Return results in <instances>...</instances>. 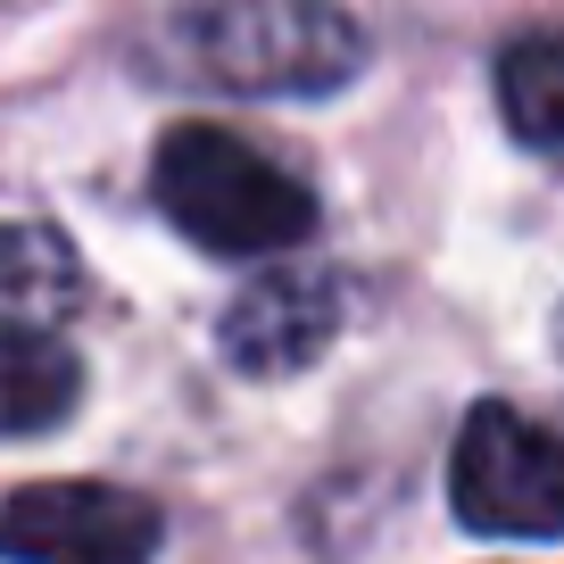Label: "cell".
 Listing matches in <instances>:
<instances>
[{
    "label": "cell",
    "instance_id": "ba28073f",
    "mask_svg": "<svg viewBox=\"0 0 564 564\" xmlns=\"http://www.w3.org/2000/svg\"><path fill=\"white\" fill-rule=\"evenodd\" d=\"M498 108H507L514 141L564 150V34H523L498 58Z\"/></svg>",
    "mask_w": 564,
    "mask_h": 564
},
{
    "label": "cell",
    "instance_id": "277c9868",
    "mask_svg": "<svg viewBox=\"0 0 564 564\" xmlns=\"http://www.w3.org/2000/svg\"><path fill=\"white\" fill-rule=\"evenodd\" d=\"M166 514L117 481H25L0 498V556L9 564H150Z\"/></svg>",
    "mask_w": 564,
    "mask_h": 564
},
{
    "label": "cell",
    "instance_id": "3957f363",
    "mask_svg": "<svg viewBox=\"0 0 564 564\" xmlns=\"http://www.w3.org/2000/svg\"><path fill=\"white\" fill-rule=\"evenodd\" d=\"M448 507L481 540H556L564 531V441L523 406L481 399L448 457Z\"/></svg>",
    "mask_w": 564,
    "mask_h": 564
},
{
    "label": "cell",
    "instance_id": "9c48e42d",
    "mask_svg": "<svg viewBox=\"0 0 564 564\" xmlns=\"http://www.w3.org/2000/svg\"><path fill=\"white\" fill-rule=\"evenodd\" d=\"M556 340H564V316H556Z\"/></svg>",
    "mask_w": 564,
    "mask_h": 564
},
{
    "label": "cell",
    "instance_id": "5b68a950",
    "mask_svg": "<svg viewBox=\"0 0 564 564\" xmlns=\"http://www.w3.org/2000/svg\"><path fill=\"white\" fill-rule=\"evenodd\" d=\"M340 333V282L316 274V265H274L225 307L216 324V357L232 373H258V382H282V373L316 366Z\"/></svg>",
    "mask_w": 564,
    "mask_h": 564
},
{
    "label": "cell",
    "instance_id": "8992f818",
    "mask_svg": "<svg viewBox=\"0 0 564 564\" xmlns=\"http://www.w3.org/2000/svg\"><path fill=\"white\" fill-rule=\"evenodd\" d=\"M84 307V258L58 225H0V340L58 333Z\"/></svg>",
    "mask_w": 564,
    "mask_h": 564
},
{
    "label": "cell",
    "instance_id": "6da1fadb",
    "mask_svg": "<svg viewBox=\"0 0 564 564\" xmlns=\"http://www.w3.org/2000/svg\"><path fill=\"white\" fill-rule=\"evenodd\" d=\"M159 216L216 258H274L316 232V192L225 124H175L150 159Z\"/></svg>",
    "mask_w": 564,
    "mask_h": 564
},
{
    "label": "cell",
    "instance_id": "52a82bcc",
    "mask_svg": "<svg viewBox=\"0 0 564 564\" xmlns=\"http://www.w3.org/2000/svg\"><path fill=\"white\" fill-rule=\"evenodd\" d=\"M84 399V357L58 333L0 340V432H51Z\"/></svg>",
    "mask_w": 564,
    "mask_h": 564
},
{
    "label": "cell",
    "instance_id": "7a4b0ae2",
    "mask_svg": "<svg viewBox=\"0 0 564 564\" xmlns=\"http://www.w3.org/2000/svg\"><path fill=\"white\" fill-rule=\"evenodd\" d=\"M166 67L216 91H340L366 67V34L333 0H192L166 25Z\"/></svg>",
    "mask_w": 564,
    "mask_h": 564
}]
</instances>
